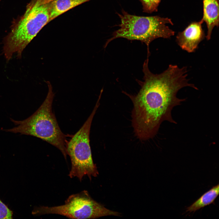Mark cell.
<instances>
[{"label": "cell", "instance_id": "obj_15", "mask_svg": "<svg viewBox=\"0 0 219 219\" xmlns=\"http://www.w3.org/2000/svg\"><path fill=\"white\" fill-rule=\"evenodd\" d=\"M219 1V0H217Z\"/></svg>", "mask_w": 219, "mask_h": 219}, {"label": "cell", "instance_id": "obj_9", "mask_svg": "<svg viewBox=\"0 0 219 219\" xmlns=\"http://www.w3.org/2000/svg\"><path fill=\"white\" fill-rule=\"evenodd\" d=\"M90 0H53L50 5V21L67 11Z\"/></svg>", "mask_w": 219, "mask_h": 219}, {"label": "cell", "instance_id": "obj_8", "mask_svg": "<svg viewBox=\"0 0 219 219\" xmlns=\"http://www.w3.org/2000/svg\"><path fill=\"white\" fill-rule=\"evenodd\" d=\"M203 16L201 20L206 23L207 40L210 39L212 30L219 26V1L217 0H203Z\"/></svg>", "mask_w": 219, "mask_h": 219}, {"label": "cell", "instance_id": "obj_10", "mask_svg": "<svg viewBox=\"0 0 219 219\" xmlns=\"http://www.w3.org/2000/svg\"><path fill=\"white\" fill-rule=\"evenodd\" d=\"M219 194V185L212 187L186 208V211L194 212L205 206L214 203Z\"/></svg>", "mask_w": 219, "mask_h": 219}, {"label": "cell", "instance_id": "obj_12", "mask_svg": "<svg viewBox=\"0 0 219 219\" xmlns=\"http://www.w3.org/2000/svg\"><path fill=\"white\" fill-rule=\"evenodd\" d=\"M161 0H147L145 8L143 9L144 12L151 13L158 10V6Z\"/></svg>", "mask_w": 219, "mask_h": 219}, {"label": "cell", "instance_id": "obj_13", "mask_svg": "<svg viewBox=\"0 0 219 219\" xmlns=\"http://www.w3.org/2000/svg\"><path fill=\"white\" fill-rule=\"evenodd\" d=\"M141 2L143 10L146 7L147 0H139Z\"/></svg>", "mask_w": 219, "mask_h": 219}, {"label": "cell", "instance_id": "obj_7", "mask_svg": "<svg viewBox=\"0 0 219 219\" xmlns=\"http://www.w3.org/2000/svg\"><path fill=\"white\" fill-rule=\"evenodd\" d=\"M203 22L202 20L193 22L184 30L178 33L176 41L182 49L191 53L198 48L199 44L205 37L202 26Z\"/></svg>", "mask_w": 219, "mask_h": 219}, {"label": "cell", "instance_id": "obj_11", "mask_svg": "<svg viewBox=\"0 0 219 219\" xmlns=\"http://www.w3.org/2000/svg\"><path fill=\"white\" fill-rule=\"evenodd\" d=\"M13 212L0 199V219H12Z\"/></svg>", "mask_w": 219, "mask_h": 219}, {"label": "cell", "instance_id": "obj_5", "mask_svg": "<svg viewBox=\"0 0 219 219\" xmlns=\"http://www.w3.org/2000/svg\"><path fill=\"white\" fill-rule=\"evenodd\" d=\"M98 99L91 113L80 129L68 141L66 144L67 155L70 157L71 168L68 174L70 178H77L81 181L87 176L90 180L99 173L92 160L90 144L89 134L94 116L99 104Z\"/></svg>", "mask_w": 219, "mask_h": 219}, {"label": "cell", "instance_id": "obj_14", "mask_svg": "<svg viewBox=\"0 0 219 219\" xmlns=\"http://www.w3.org/2000/svg\"><path fill=\"white\" fill-rule=\"evenodd\" d=\"M41 0L43 3H48V2H50L51 1H52L53 0Z\"/></svg>", "mask_w": 219, "mask_h": 219}, {"label": "cell", "instance_id": "obj_4", "mask_svg": "<svg viewBox=\"0 0 219 219\" xmlns=\"http://www.w3.org/2000/svg\"><path fill=\"white\" fill-rule=\"evenodd\" d=\"M49 22V3L33 0L5 39L3 52L7 60L16 54L20 58L26 46Z\"/></svg>", "mask_w": 219, "mask_h": 219}, {"label": "cell", "instance_id": "obj_6", "mask_svg": "<svg viewBox=\"0 0 219 219\" xmlns=\"http://www.w3.org/2000/svg\"><path fill=\"white\" fill-rule=\"evenodd\" d=\"M50 214L78 219H94L108 215L120 216V214L106 208L95 201L85 190L70 196L64 204L36 207L32 212V214L34 216Z\"/></svg>", "mask_w": 219, "mask_h": 219}, {"label": "cell", "instance_id": "obj_1", "mask_svg": "<svg viewBox=\"0 0 219 219\" xmlns=\"http://www.w3.org/2000/svg\"><path fill=\"white\" fill-rule=\"evenodd\" d=\"M148 61L147 58L143 64L144 81H138L141 86L138 93L133 96L124 92L133 103L132 124L135 134L143 140L155 136L163 122L176 123L172 110L186 100L177 98V92L186 87L196 89L189 83L186 67L180 68L170 64L162 73L155 74L150 71Z\"/></svg>", "mask_w": 219, "mask_h": 219}, {"label": "cell", "instance_id": "obj_2", "mask_svg": "<svg viewBox=\"0 0 219 219\" xmlns=\"http://www.w3.org/2000/svg\"><path fill=\"white\" fill-rule=\"evenodd\" d=\"M48 91L44 101L37 110L27 118L21 121L10 120L16 126L4 129L6 132L19 133L39 138L56 147L65 159L67 155V136L61 131L52 112L54 94L50 83L47 81Z\"/></svg>", "mask_w": 219, "mask_h": 219}, {"label": "cell", "instance_id": "obj_3", "mask_svg": "<svg viewBox=\"0 0 219 219\" xmlns=\"http://www.w3.org/2000/svg\"><path fill=\"white\" fill-rule=\"evenodd\" d=\"M120 20L119 28L114 31L112 37L106 42L104 47L113 40L119 38L129 40H137L147 47V55L150 56L149 46L154 40L159 38L170 39L175 32L167 25L173 23L171 19L158 16H140L130 14L124 10L117 13Z\"/></svg>", "mask_w": 219, "mask_h": 219}]
</instances>
